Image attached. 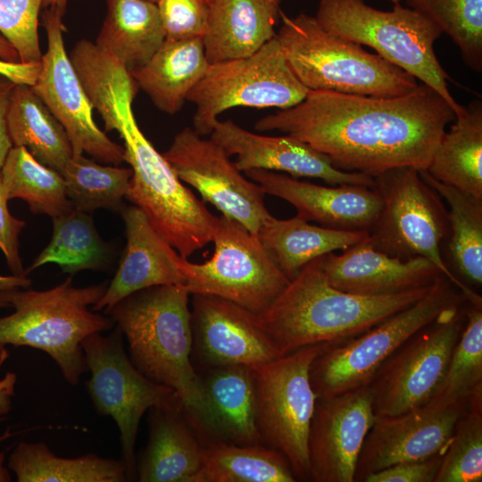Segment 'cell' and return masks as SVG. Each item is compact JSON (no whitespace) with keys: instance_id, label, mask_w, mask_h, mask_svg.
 I'll return each instance as SVG.
<instances>
[{"instance_id":"cell-12","label":"cell","mask_w":482,"mask_h":482,"mask_svg":"<svg viewBox=\"0 0 482 482\" xmlns=\"http://www.w3.org/2000/svg\"><path fill=\"white\" fill-rule=\"evenodd\" d=\"M90 378L86 386L96 411L112 417L119 431L128 479L136 477L135 445L140 420L154 407L181 406L171 388L157 384L132 363L119 327L108 336L93 333L81 342ZM183 409V408H182Z\"/></svg>"},{"instance_id":"cell-15","label":"cell","mask_w":482,"mask_h":482,"mask_svg":"<svg viewBox=\"0 0 482 482\" xmlns=\"http://www.w3.org/2000/svg\"><path fill=\"white\" fill-rule=\"evenodd\" d=\"M178 178L195 188L204 202L221 215L237 221L257 236L271 214L263 188L245 177L235 162L215 141L204 138L194 129L178 132L162 154Z\"/></svg>"},{"instance_id":"cell-22","label":"cell","mask_w":482,"mask_h":482,"mask_svg":"<svg viewBox=\"0 0 482 482\" xmlns=\"http://www.w3.org/2000/svg\"><path fill=\"white\" fill-rule=\"evenodd\" d=\"M126 246L118 270L93 311L104 312L129 295L155 286L185 285L184 257L152 226L137 206L120 210Z\"/></svg>"},{"instance_id":"cell-36","label":"cell","mask_w":482,"mask_h":482,"mask_svg":"<svg viewBox=\"0 0 482 482\" xmlns=\"http://www.w3.org/2000/svg\"><path fill=\"white\" fill-rule=\"evenodd\" d=\"M52 220V238L25 270L27 274L47 263H55L63 272L71 274L104 267L109 248L98 235L89 213L72 206Z\"/></svg>"},{"instance_id":"cell-43","label":"cell","mask_w":482,"mask_h":482,"mask_svg":"<svg viewBox=\"0 0 482 482\" xmlns=\"http://www.w3.org/2000/svg\"><path fill=\"white\" fill-rule=\"evenodd\" d=\"M7 202L0 177V250L12 274L27 275L22 267L19 243V237L26 223L10 212Z\"/></svg>"},{"instance_id":"cell-29","label":"cell","mask_w":482,"mask_h":482,"mask_svg":"<svg viewBox=\"0 0 482 482\" xmlns=\"http://www.w3.org/2000/svg\"><path fill=\"white\" fill-rule=\"evenodd\" d=\"M257 237L281 271L292 280L312 261L363 241L368 232L320 227L297 215L287 220L271 215L261 226Z\"/></svg>"},{"instance_id":"cell-8","label":"cell","mask_w":482,"mask_h":482,"mask_svg":"<svg viewBox=\"0 0 482 482\" xmlns=\"http://www.w3.org/2000/svg\"><path fill=\"white\" fill-rule=\"evenodd\" d=\"M466 302L448 278L438 276L428 292L413 304L355 337L328 345L311 365L314 392L318 397H329L368 386L382 363L408 338L445 311Z\"/></svg>"},{"instance_id":"cell-31","label":"cell","mask_w":482,"mask_h":482,"mask_svg":"<svg viewBox=\"0 0 482 482\" xmlns=\"http://www.w3.org/2000/svg\"><path fill=\"white\" fill-rule=\"evenodd\" d=\"M432 155L428 173L435 179L482 200V103L465 107Z\"/></svg>"},{"instance_id":"cell-54","label":"cell","mask_w":482,"mask_h":482,"mask_svg":"<svg viewBox=\"0 0 482 482\" xmlns=\"http://www.w3.org/2000/svg\"><path fill=\"white\" fill-rule=\"evenodd\" d=\"M207 4L210 2V0H204Z\"/></svg>"},{"instance_id":"cell-37","label":"cell","mask_w":482,"mask_h":482,"mask_svg":"<svg viewBox=\"0 0 482 482\" xmlns=\"http://www.w3.org/2000/svg\"><path fill=\"white\" fill-rule=\"evenodd\" d=\"M482 387V298L467 299L466 322L445 375L426 404L436 407L466 405Z\"/></svg>"},{"instance_id":"cell-19","label":"cell","mask_w":482,"mask_h":482,"mask_svg":"<svg viewBox=\"0 0 482 482\" xmlns=\"http://www.w3.org/2000/svg\"><path fill=\"white\" fill-rule=\"evenodd\" d=\"M193 349L207 369L272 361L279 353L256 314L212 295H191Z\"/></svg>"},{"instance_id":"cell-24","label":"cell","mask_w":482,"mask_h":482,"mask_svg":"<svg viewBox=\"0 0 482 482\" xmlns=\"http://www.w3.org/2000/svg\"><path fill=\"white\" fill-rule=\"evenodd\" d=\"M280 0H210L202 37L210 64L249 56L276 37Z\"/></svg>"},{"instance_id":"cell-11","label":"cell","mask_w":482,"mask_h":482,"mask_svg":"<svg viewBox=\"0 0 482 482\" xmlns=\"http://www.w3.org/2000/svg\"><path fill=\"white\" fill-rule=\"evenodd\" d=\"M308 92L290 69L276 35L249 56L209 64L187 101L195 106L194 129L204 137L230 108L287 109L302 102Z\"/></svg>"},{"instance_id":"cell-27","label":"cell","mask_w":482,"mask_h":482,"mask_svg":"<svg viewBox=\"0 0 482 482\" xmlns=\"http://www.w3.org/2000/svg\"><path fill=\"white\" fill-rule=\"evenodd\" d=\"M209 64L202 37L164 40L145 64L129 74L160 111L175 114Z\"/></svg>"},{"instance_id":"cell-14","label":"cell","mask_w":482,"mask_h":482,"mask_svg":"<svg viewBox=\"0 0 482 482\" xmlns=\"http://www.w3.org/2000/svg\"><path fill=\"white\" fill-rule=\"evenodd\" d=\"M466 309L467 302L445 311L382 363L368 386L376 416L399 415L429 401L464 328Z\"/></svg>"},{"instance_id":"cell-48","label":"cell","mask_w":482,"mask_h":482,"mask_svg":"<svg viewBox=\"0 0 482 482\" xmlns=\"http://www.w3.org/2000/svg\"><path fill=\"white\" fill-rule=\"evenodd\" d=\"M31 280L27 278L26 274L22 275H0V292L12 290L15 288H27L30 286ZM9 307L5 303L0 300V308Z\"/></svg>"},{"instance_id":"cell-50","label":"cell","mask_w":482,"mask_h":482,"mask_svg":"<svg viewBox=\"0 0 482 482\" xmlns=\"http://www.w3.org/2000/svg\"><path fill=\"white\" fill-rule=\"evenodd\" d=\"M67 3L68 0H45L44 7L54 9L63 16Z\"/></svg>"},{"instance_id":"cell-18","label":"cell","mask_w":482,"mask_h":482,"mask_svg":"<svg viewBox=\"0 0 482 482\" xmlns=\"http://www.w3.org/2000/svg\"><path fill=\"white\" fill-rule=\"evenodd\" d=\"M467 405L424 404L395 416H376L358 457L354 481L394 464L442 454Z\"/></svg>"},{"instance_id":"cell-3","label":"cell","mask_w":482,"mask_h":482,"mask_svg":"<svg viewBox=\"0 0 482 482\" xmlns=\"http://www.w3.org/2000/svg\"><path fill=\"white\" fill-rule=\"evenodd\" d=\"M320 257L304 266L270 305L255 313L280 356L355 337L419 301L432 286L373 296L346 293L328 283Z\"/></svg>"},{"instance_id":"cell-25","label":"cell","mask_w":482,"mask_h":482,"mask_svg":"<svg viewBox=\"0 0 482 482\" xmlns=\"http://www.w3.org/2000/svg\"><path fill=\"white\" fill-rule=\"evenodd\" d=\"M200 378L207 409L204 436L243 445L262 444L251 366L209 368Z\"/></svg>"},{"instance_id":"cell-30","label":"cell","mask_w":482,"mask_h":482,"mask_svg":"<svg viewBox=\"0 0 482 482\" xmlns=\"http://www.w3.org/2000/svg\"><path fill=\"white\" fill-rule=\"evenodd\" d=\"M12 146H21L42 164L62 172L73 155L68 135L31 86L16 84L7 112Z\"/></svg>"},{"instance_id":"cell-13","label":"cell","mask_w":482,"mask_h":482,"mask_svg":"<svg viewBox=\"0 0 482 482\" xmlns=\"http://www.w3.org/2000/svg\"><path fill=\"white\" fill-rule=\"evenodd\" d=\"M214 253L203 263L183 259L184 287L190 295H212L258 313L286 288L289 279L256 235L223 215L216 218Z\"/></svg>"},{"instance_id":"cell-17","label":"cell","mask_w":482,"mask_h":482,"mask_svg":"<svg viewBox=\"0 0 482 482\" xmlns=\"http://www.w3.org/2000/svg\"><path fill=\"white\" fill-rule=\"evenodd\" d=\"M375 418L369 386L318 397L308 439L310 480L353 482L359 454Z\"/></svg>"},{"instance_id":"cell-32","label":"cell","mask_w":482,"mask_h":482,"mask_svg":"<svg viewBox=\"0 0 482 482\" xmlns=\"http://www.w3.org/2000/svg\"><path fill=\"white\" fill-rule=\"evenodd\" d=\"M18 482H123L122 460L88 453L76 458L55 455L43 442L19 443L8 459Z\"/></svg>"},{"instance_id":"cell-35","label":"cell","mask_w":482,"mask_h":482,"mask_svg":"<svg viewBox=\"0 0 482 482\" xmlns=\"http://www.w3.org/2000/svg\"><path fill=\"white\" fill-rule=\"evenodd\" d=\"M0 177L7 200L25 201L32 213L54 218L72 207L62 174L39 162L24 147L11 148Z\"/></svg>"},{"instance_id":"cell-46","label":"cell","mask_w":482,"mask_h":482,"mask_svg":"<svg viewBox=\"0 0 482 482\" xmlns=\"http://www.w3.org/2000/svg\"><path fill=\"white\" fill-rule=\"evenodd\" d=\"M40 70V62L24 63L8 62L0 58V74L7 77L16 84L34 85Z\"/></svg>"},{"instance_id":"cell-2","label":"cell","mask_w":482,"mask_h":482,"mask_svg":"<svg viewBox=\"0 0 482 482\" xmlns=\"http://www.w3.org/2000/svg\"><path fill=\"white\" fill-rule=\"evenodd\" d=\"M76 71L105 130H116L123 140L125 162L132 170L125 198L187 259L212 242L217 216L183 184L139 129L132 110L137 87L126 68L96 51L78 63Z\"/></svg>"},{"instance_id":"cell-40","label":"cell","mask_w":482,"mask_h":482,"mask_svg":"<svg viewBox=\"0 0 482 482\" xmlns=\"http://www.w3.org/2000/svg\"><path fill=\"white\" fill-rule=\"evenodd\" d=\"M459 46L464 62L482 71V0H406Z\"/></svg>"},{"instance_id":"cell-1","label":"cell","mask_w":482,"mask_h":482,"mask_svg":"<svg viewBox=\"0 0 482 482\" xmlns=\"http://www.w3.org/2000/svg\"><path fill=\"white\" fill-rule=\"evenodd\" d=\"M454 118L448 103L421 83L397 97L309 90L302 102L261 118L254 129L283 132L328 157L337 169L374 178L403 166L427 170Z\"/></svg>"},{"instance_id":"cell-26","label":"cell","mask_w":482,"mask_h":482,"mask_svg":"<svg viewBox=\"0 0 482 482\" xmlns=\"http://www.w3.org/2000/svg\"><path fill=\"white\" fill-rule=\"evenodd\" d=\"M149 411V438L136 467L138 481L195 482L204 444L182 407H154Z\"/></svg>"},{"instance_id":"cell-28","label":"cell","mask_w":482,"mask_h":482,"mask_svg":"<svg viewBox=\"0 0 482 482\" xmlns=\"http://www.w3.org/2000/svg\"><path fill=\"white\" fill-rule=\"evenodd\" d=\"M107 13L96 45L130 72L145 64L165 40L156 3L106 0Z\"/></svg>"},{"instance_id":"cell-6","label":"cell","mask_w":482,"mask_h":482,"mask_svg":"<svg viewBox=\"0 0 482 482\" xmlns=\"http://www.w3.org/2000/svg\"><path fill=\"white\" fill-rule=\"evenodd\" d=\"M277 33L287 62L309 90L373 97H397L414 91L417 79L358 43L333 34L315 17L291 18L280 12Z\"/></svg>"},{"instance_id":"cell-38","label":"cell","mask_w":482,"mask_h":482,"mask_svg":"<svg viewBox=\"0 0 482 482\" xmlns=\"http://www.w3.org/2000/svg\"><path fill=\"white\" fill-rule=\"evenodd\" d=\"M66 195L72 206L89 213L96 209L121 210L129 180L130 168L100 164L84 154H74L61 172Z\"/></svg>"},{"instance_id":"cell-42","label":"cell","mask_w":482,"mask_h":482,"mask_svg":"<svg viewBox=\"0 0 482 482\" xmlns=\"http://www.w3.org/2000/svg\"><path fill=\"white\" fill-rule=\"evenodd\" d=\"M156 4L165 40L203 37L209 11L204 0H158Z\"/></svg>"},{"instance_id":"cell-53","label":"cell","mask_w":482,"mask_h":482,"mask_svg":"<svg viewBox=\"0 0 482 482\" xmlns=\"http://www.w3.org/2000/svg\"><path fill=\"white\" fill-rule=\"evenodd\" d=\"M149 1H152L154 3H156L158 0H149Z\"/></svg>"},{"instance_id":"cell-45","label":"cell","mask_w":482,"mask_h":482,"mask_svg":"<svg viewBox=\"0 0 482 482\" xmlns=\"http://www.w3.org/2000/svg\"><path fill=\"white\" fill-rule=\"evenodd\" d=\"M16 83L0 74V170L12 147L7 130V112Z\"/></svg>"},{"instance_id":"cell-21","label":"cell","mask_w":482,"mask_h":482,"mask_svg":"<svg viewBox=\"0 0 482 482\" xmlns=\"http://www.w3.org/2000/svg\"><path fill=\"white\" fill-rule=\"evenodd\" d=\"M244 173L265 194L291 204L298 217L329 229L369 232L382 207V198L375 188L355 185L325 187L259 169Z\"/></svg>"},{"instance_id":"cell-4","label":"cell","mask_w":482,"mask_h":482,"mask_svg":"<svg viewBox=\"0 0 482 482\" xmlns=\"http://www.w3.org/2000/svg\"><path fill=\"white\" fill-rule=\"evenodd\" d=\"M190 293L180 285L147 287L105 311L125 336L129 359L152 381L178 395L194 428L204 436L207 409L191 362Z\"/></svg>"},{"instance_id":"cell-47","label":"cell","mask_w":482,"mask_h":482,"mask_svg":"<svg viewBox=\"0 0 482 482\" xmlns=\"http://www.w3.org/2000/svg\"><path fill=\"white\" fill-rule=\"evenodd\" d=\"M8 353L4 347H0V367L7 358ZM17 381L16 374L7 372L0 379V420L6 416L12 409V398L14 395V387Z\"/></svg>"},{"instance_id":"cell-10","label":"cell","mask_w":482,"mask_h":482,"mask_svg":"<svg viewBox=\"0 0 482 482\" xmlns=\"http://www.w3.org/2000/svg\"><path fill=\"white\" fill-rule=\"evenodd\" d=\"M328 345H309L251 366L261 443L284 455L296 480H310L308 439L318 398L310 369Z\"/></svg>"},{"instance_id":"cell-39","label":"cell","mask_w":482,"mask_h":482,"mask_svg":"<svg viewBox=\"0 0 482 482\" xmlns=\"http://www.w3.org/2000/svg\"><path fill=\"white\" fill-rule=\"evenodd\" d=\"M482 480V387L470 396L442 453L435 482Z\"/></svg>"},{"instance_id":"cell-34","label":"cell","mask_w":482,"mask_h":482,"mask_svg":"<svg viewBox=\"0 0 482 482\" xmlns=\"http://www.w3.org/2000/svg\"><path fill=\"white\" fill-rule=\"evenodd\" d=\"M420 177L448 204V259L458 274L470 285L482 284V200L444 184L427 170ZM462 282V281H461Z\"/></svg>"},{"instance_id":"cell-20","label":"cell","mask_w":482,"mask_h":482,"mask_svg":"<svg viewBox=\"0 0 482 482\" xmlns=\"http://www.w3.org/2000/svg\"><path fill=\"white\" fill-rule=\"evenodd\" d=\"M210 138L226 153L237 155L235 164L241 171L265 170L283 171L293 178H313L335 185L375 187L373 177L340 170L328 157L308 144L290 136L271 137L248 131L231 120H217Z\"/></svg>"},{"instance_id":"cell-51","label":"cell","mask_w":482,"mask_h":482,"mask_svg":"<svg viewBox=\"0 0 482 482\" xmlns=\"http://www.w3.org/2000/svg\"><path fill=\"white\" fill-rule=\"evenodd\" d=\"M4 453H0V482H9L12 480L8 469L4 465Z\"/></svg>"},{"instance_id":"cell-23","label":"cell","mask_w":482,"mask_h":482,"mask_svg":"<svg viewBox=\"0 0 482 482\" xmlns=\"http://www.w3.org/2000/svg\"><path fill=\"white\" fill-rule=\"evenodd\" d=\"M322 271L335 288L359 295H383L430 286L443 275L428 260H400L374 249L367 241L340 254L320 257Z\"/></svg>"},{"instance_id":"cell-41","label":"cell","mask_w":482,"mask_h":482,"mask_svg":"<svg viewBox=\"0 0 482 482\" xmlns=\"http://www.w3.org/2000/svg\"><path fill=\"white\" fill-rule=\"evenodd\" d=\"M45 0H0V34L24 63L39 62L38 17Z\"/></svg>"},{"instance_id":"cell-7","label":"cell","mask_w":482,"mask_h":482,"mask_svg":"<svg viewBox=\"0 0 482 482\" xmlns=\"http://www.w3.org/2000/svg\"><path fill=\"white\" fill-rule=\"evenodd\" d=\"M315 18L326 30L372 47L433 88L448 103L455 118L465 111L452 96L446 82L450 77L434 51L442 30L424 13L400 4L384 12L363 0H320Z\"/></svg>"},{"instance_id":"cell-9","label":"cell","mask_w":482,"mask_h":482,"mask_svg":"<svg viewBox=\"0 0 482 482\" xmlns=\"http://www.w3.org/2000/svg\"><path fill=\"white\" fill-rule=\"evenodd\" d=\"M382 207L367 241L377 251L400 260L430 261L466 296L473 290L450 270L442 254L449 218L442 197L412 167H396L376 177Z\"/></svg>"},{"instance_id":"cell-5","label":"cell","mask_w":482,"mask_h":482,"mask_svg":"<svg viewBox=\"0 0 482 482\" xmlns=\"http://www.w3.org/2000/svg\"><path fill=\"white\" fill-rule=\"evenodd\" d=\"M107 285L76 287L72 278L47 290L15 288L1 291L0 300L13 312L0 318V347L30 346L46 353L64 379L76 386L87 371L82 340L114 326L109 316L89 310Z\"/></svg>"},{"instance_id":"cell-44","label":"cell","mask_w":482,"mask_h":482,"mask_svg":"<svg viewBox=\"0 0 482 482\" xmlns=\"http://www.w3.org/2000/svg\"><path fill=\"white\" fill-rule=\"evenodd\" d=\"M442 454L426 460L405 461L370 474L364 482H435Z\"/></svg>"},{"instance_id":"cell-16","label":"cell","mask_w":482,"mask_h":482,"mask_svg":"<svg viewBox=\"0 0 482 482\" xmlns=\"http://www.w3.org/2000/svg\"><path fill=\"white\" fill-rule=\"evenodd\" d=\"M47 49L31 86L65 129L74 154H87L110 165L125 162L123 146L110 139L93 119V107L63 42L62 15L46 8L43 14Z\"/></svg>"},{"instance_id":"cell-52","label":"cell","mask_w":482,"mask_h":482,"mask_svg":"<svg viewBox=\"0 0 482 482\" xmlns=\"http://www.w3.org/2000/svg\"><path fill=\"white\" fill-rule=\"evenodd\" d=\"M390 1L395 4H400L402 0H390Z\"/></svg>"},{"instance_id":"cell-49","label":"cell","mask_w":482,"mask_h":482,"mask_svg":"<svg viewBox=\"0 0 482 482\" xmlns=\"http://www.w3.org/2000/svg\"><path fill=\"white\" fill-rule=\"evenodd\" d=\"M0 58L8 62H20L19 55L12 45L0 34Z\"/></svg>"},{"instance_id":"cell-33","label":"cell","mask_w":482,"mask_h":482,"mask_svg":"<svg viewBox=\"0 0 482 482\" xmlns=\"http://www.w3.org/2000/svg\"><path fill=\"white\" fill-rule=\"evenodd\" d=\"M295 474L278 451L259 445L210 441L204 445L195 482H294Z\"/></svg>"}]
</instances>
